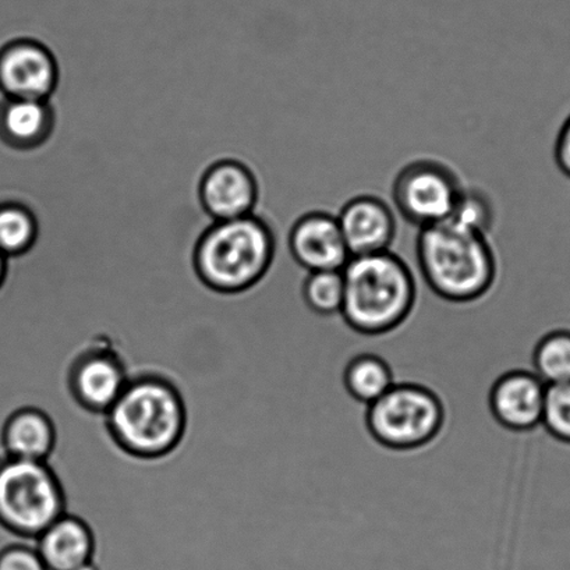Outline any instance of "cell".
Wrapping results in <instances>:
<instances>
[{"label": "cell", "instance_id": "d4e9b609", "mask_svg": "<svg viewBox=\"0 0 570 570\" xmlns=\"http://www.w3.org/2000/svg\"><path fill=\"white\" fill-rule=\"evenodd\" d=\"M9 273V259L4 257L3 254H0V291H2L4 284H7Z\"/></svg>", "mask_w": 570, "mask_h": 570}, {"label": "cell", "instance_id": "e0dca14e", "mask_svg": "<svg viewBox=\"0 0 570 570\" xmlns=\"http://www.w3.org/2000/svg\"><path fill=\"white\" fill-rule=\"evenodd\" d=\"M40 236V223L32 208L18 200L0 203V254L8 259L30 253Z\"/></svg>", "mask_w": 570, "mask_h": 570}, {"label": "cell", "instance_id": "ffe728a7", "mask_svg": "<svg viewBox=\"0 0 570 570\" xmlns=\"http://www.w3.org/2000/svg\"><path fill=\"white\" fill-rule=\"evenodd\" d=\"M304 302L313 312L331 315L342 312L345 281L342 271H314L303 276Z\"/></svg>", "mask_w": 570, "mask_h": 570}, {"label": "cell", "instance_id": "30bf717a", "mask_svg": "<svg viewBox=\"0 0 570 570\" xmlns=\"http://www.w3.org/2000/svg\"><path fill=\"white\" fill-rule=\"evenodd\" d=\"M287 245L293 262L303 273L342 271L351 259L336 215L321 209L295 220Z\"/></svg>", "mask_w": 570, "mask_h": 570}, {"label": "cell", "instance_id": "7c38bea8", "mask_svg": "<svg viewBox=\"0 0 570 570\" xmlns=\"http://www.w3.org/2000/svg\"><path fill=\"white\" fill-rule=\"evenodd\" d=\"M57 114L49 101L0 99V141L16 151L41 148L52 137Z\"/></svg>", "mask_w": 570, "mask_h": 570}, {"label": "cell", "instance_id": "7402d4cb", "mask_svg": "<svg viewBox=\"0 0 570 570\" xmlns=\"http://www.w3.org/2000/svg\"><path fill=\"white\" fill-rule=\"evenodd\" d=\"M541 424L553 440L570 446V383L547 385Z\"/></svg>", "mask_w": 570, "mask_h": 570}, {"label": "cell", "instance_id": "7a4b0ae2", "mask_svg": "<svg viewBox=\"0 0 570 570\" xmlns=\"http://www.w3.org/2000/svg\"><path fill=\"white\" fill-rule=\"evenodd\" d=\"M275 253L273 228L252 214L209 225L198 237L191 268L208 289L235 295L253 289L273 273Z\"/></svg>", "mask_w": 570, "mask_h": 570}, {"label": "cell", "instance_id": "44dd1931", "mask_svg": "<svg viewBox=\"0 0 570 570\" xmlns=\"http://www.w3.org/2000/svg\"><path fill=\"white\" fill-rule=\"evenodd\" d=\"M451 219L490 236L495 224L494 203L481 188L466 186Z\"/></svg>", "mask_w": 570, "mask_h": 570}, {"label": "cell", "instance_id": "8992f818", "mask_svg": "<svg viewBox=\"0 0 570 570\" xmlns=\"http://www.w3.org/2000/svg\"><path fill=\"white\" fill-rule=\"evenodd\" d=\"M464 187L461 176L444 160L417 158L397 171L392 203L409 224L424 229L452 218Z\"/></svg>", "mask_w": 570, "mask_h": 570}, {"label": "cell", "instance_id": "8fae6325", "mask_svg": "<svg viewBox=\"0 0 570 570\" xmlns=\"http://www.w3.org/2000/svg\"><path fill=\"white\" fill-rule=\"evenodd\" d=\"M351 257L391 252L397 234L394 207L384 198L360 195L336 215Z\"/></svg>", "mask_w": 570, "mask_h": 570}, {"label": "cell", "instance_id": "5b68a950", "mask_svg": "<svg viewBox=\"0 0 570 570\" xmlns=\"http://www.w3.org/2000/svg\"><path fill=\"white\" fill-rule=\"evenodd\" d=\"M65 514L62 491L46 462H0V524L37 541Z\"/></svg>", "mask_w": 570, "mask_h": 570}, {"label": "cell", "instance_id": "2e32d148", "mask_svg": "<svg viewBox=\"0 0 570 570\" xmlns=\"http://www.w3.org/2000/svg\"><path fill=\"white\" fill-rule=\"evenodd\" d=\"M2 444L8 458L47 462L53 450L55 431L46 414L24 409L8 420Z\"/></svg>", "mask_w": 570, "mask_h": 570}, {"label": "cell", "instance_id": "5bb4252c", "mask_svg": "<svg viewBox=\"0 0 570 570\" xmlns=\"http://www.w3.org/2000/svg\"><path fill=\"white\" fill-rule=\"evenodd\" d=\"M37 551L48 570H75L92 561L91 531L81 520L63 514L38 537Z\"/></svg>", "mask_w": 570, "mask_h": 570}, {"label": "cell", "instance_id": "d6986e66", "mask_svg": "<svg viewBox=\"0 0 570 570\" xmlns=\"http://www.w3.org/2000/svg\"><path fill=\"white\" fill-rule=\"evenodd\" d=\"M346 385L356 400L365 405H373L394 386V383L390 370L381 360L364 356L348 365Z\"/></svg>", "mask_w": 570, "mask_h": 570}, {"label": "cell", "instance_id": "ac0fdd59", "mask_svg": "<svg viewBox=\"0 0 570 570\" xmlns=\"http://www.w3.org/2000/svg\"><path fill=\"white\" fill-rule=\"evenodd\" d=\"M534 367L546 385L570 383V328L552 331L540 342Z\"/></svg>", "mask_w": 570, "mask_h": 570}, {"label": "cell", "instance_id": "52a82bcc", "mask_svg": "<svg viewBox=\"0 0 570 570\" xmlns=\"http://www.w3.org/2000/svg\"><path fill=\"white\" fill-rule=\"evenodd\" d=\"M441 407L428 391L414 386H392L370 405V429L386 446L409 450L422 446L436 434Z\"/></svg>", "mask_w": 570, "mask_h": 570}, {"label": "cell", "instance_id": "cb8c5ba5", "mask_svg": "<svg viewBox=\"0 0 570 570\" xmlns=\"http://www.w3.org/2000/svg\"><path fill=\"white\" fill-rule=\"evenodd\" d=\"M553 158H556L559 170L570 177V115L558 131L556 146H553Z\"/></svg>", "mask_w": 570, "mask_h": 570}, {"label": "cell", "instance_id": "603a6c76", "mask_svg": "<svg viewBox=\"0 0 570 570\" xmlns=\"http://www.w3.org/2000/svg\"><path fill=\"white\" fill-rule=\"evenodd\" d=\"M0 570H48L37 548L10 546L0 551Z\"/></svg>", "mask_w": 570, "mask_h": 570}, {"label": "cell", "instance_id": "484cf974", "mask_svg": "<svg viewBox=\"0 0 570 570\" xmlns=\"http://www.w3.org/2000/svg\"><path fill=\"white\" fill-rule=\"evenodd\" d=\"M75 570H99V568L97 567L96 563H94L92 561L90 562H87L85 564H81L80 568H77Z\"/></svg>", "mask_w": 570, "mask_h": 570}, {"label": "cell", "instance_id": "3957f363", "mask_svg": "<svg viewBox=\"0 0 570 570\" xmlns=\"http://www.w3.org/2000/svg\"><path fill=\"white\" fill-rule=\"evenodd\" d=\"M342 274L343 317L353 328L367 334L400 324L416 297V269L392 252L351 257Z\"/></svg>", "mask_w": 570, "mask_h": 570}, {"label": "cell", "instance_id": "9c48e42d", "mask_svg": "<svg viewBox=\"0 0 570 570\" xmlns=\"http://www.w3.org/2000/svg\"><path fill=\"white\" fill-rule=\"evenodd\" d=\"M258 198L256 175L234 158L219 159L208 166L198 183V200L213 223L248 217L254 214Z\"/></svg>", "mask_w": 570, "mask_h": 570}, {"label": "cell", "instance_id": "6da1fadb", "mask_svg": "<svg viewBox=\"0 0 570 570\" xmlns=\"http://www.w3.org/2000/svg\"><path fill=\"white\" fill-rule=\"evenodd\" d=\"M416 273L448 302L478 301L494 291L503 275L490 236L452 219L420 229Z\"/></svg>", "mask_w": 570, "mask_h": 570}, {"label": "cell", "instance_id": "277c9868", "mask_svg": "<svg viewBox=\"0 0 570 570\" xmlns=\"http://www.w3.org/2000/svg\"><path fill=\"white\" fill-rule=\"evenodd\" d=\"M109 428L127 451L141 458L164 456L175 450L185 429L179 395L159 380H137L109 409Z\"/></svg>", "mask_w": 570, "mask_h": 570}, {"label": "cell", "instance_id": "4fadbf2b", "mask_svg": "<svg viewBox=\"0 0 570 570\" xmlns=\"http://www.w3.org/2000/svg\"><path fill=\"white\" fill-rule=\"evenodd\" d=\"M547 385L539 376L518 373L505 376L492 392L491 405L498 422L513 430L539 428Z\"/></svg>", "mask_w": 570, "mask_h": 570}, {"label": "cell", "instance_id": "9a60e30c", "mask_svg": "<svg viewBox=\"0 0 570 570\" xmlns=\"http://www.w3.org/2000/svg\"><path fill=\"white\" fill-rule=\"evenodd\" d=\"M129 380L118 360L107 354H94L77 365L73 390L82 405L107 413L124 394Z\"/></svg>", "mask_w": 570, "mask_h": 570}, {"label": "cell", "instance_id": "ba28073f", "mask_svg": "<svg viewBox=\"0 0 570 570\" xmlns=\"http://www.w3.org/2000/svg\"><path fill=\"white\" fill-rule=\"evenodd\" d=\"M51 49L35 38H16L0 47V92L7 98L49 101L59 85Z\"/></svg>", "mask_w": 570, "mask_h": 570}]
</instances>
